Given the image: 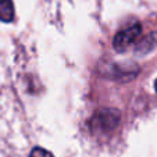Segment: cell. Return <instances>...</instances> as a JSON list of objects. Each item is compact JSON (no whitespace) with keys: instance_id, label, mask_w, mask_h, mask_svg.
I'll use <instances>...</instances> for the list:
<instances>
[{"instance_id":"obj_1","label":"cell","mask_w":157,"mask_h":157,"mask_svg":"<svg viewBox=\"0 0 157 157\" xmlns=\"http://www.w3.org/2000/svg\"><path fill=\"white\" fill-rule=\"evenodd\" d=\"M142 33V27H140L139 22H135V24L129 25L128 28L120 31L116 35L113 40V46L117 52H125L132 46L136 39L140 36Z\"/></svg>"},{"instance_id":"obj_4","label":"cell","mask_w":157,"mask_h":157,"mask_svg":"<svg viewBox=\"0 0 157 157\" xmlns=\"http://www.w3.org/2000/svg\"><path fill=\"white\" fill-rule=\"evenodd\" d=\"M29 157H54V156L50 153V151L44 150V149H42V147H35L32 151H31Z\"/></svg>"},{"instance_id":"obj_3","label":"cell","mask_w":157,"mask_h":157,"mask_svg":"<svg viewBox=\"0 0 157 157\" xmlns=\"http://www.w3.org/2000/svg\"><path fill=\"white\" fill-rule=\"evenodd\" d=\"M14 18V4L13 0H0V21L11 22Z\"/></svg>"},{"instance_id":"obj_5","label":"cell","mask_w":157,"mask_h":157,"mask_svg":"<svg viewBox=\"0 0 157 157\" xmlns=\"http://www.w3.org/2000/svg\"><path fill=\"white\" fill-rule=\"evenodd\" d=\"M154 88H156V90H157V81L154 82Z\"/></svg>"},{"instance_id":"obj_2","label":"cell","mask_w":157,"mask_h":157,"mask_svg":"<svg viewBox=\"0 0 157 157\" xmlns=\"http://www.w3.org/2000/svg\"><path fill=\"white\" fill-rule=\"evenodd\" d=\"M117 122H118V117L114 113H106V111L100 113L98 116V120H95V125H99L101 129H104V128L111 129L114 125H117Z\"/></svg>"}]
</instances>
